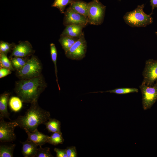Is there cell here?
Instances as JSON below:
<instances>
[{
  "instance_id": "6da1fadb",
  "label": "cell",
  "mask_w": 157,
  "mask_h": 157,
  "mask_svg": "<svg viewBox=\"0 0 157 157\" xmlns=\"http://www.w3.org/2000/svg\"><path fill=\"white\" fill-rule=\"evenodd\" d=\"M47 87L42 74L38 77L16 81L14 91L23 102L31 104L38 102L40 95Z\"/></svg>"
},
{
  "instance_id": "7a4b0ae2",
  "label": "cell",
  "mask_w": 157,
  "mask_h": 157,
  "mask_svg": "<svg viewBox=\"0 0 157 157\" xmlns=\"http://www.w3.org/2000/svg\"><path fill=\"white\" fill-rule=\"evenodd\" d=\"M50 118L49 112L42 108L36 102L31 104L24 114L19 116L14 121L18 126L26 132L34 131L40 125L43 124Z\"/></svg>"
},
{
  "instance_id": "3957f363",
  "label": "cell",
  "mask_w": 157,
  "mask_h": 157,
  "mask_svg": "<svg viewBox=\"0 0 157 157\" xmlns=\"http://www.w3.org/2000/svg\"><path fill=\"white\" fill-rule=\"evenodd\" d=\"M144 4L138 5L133 10L127 12L123 17L125 22L131 27H145L151 24L153 18L143 11Z\"/></svg>"
},
{
  "instance_id": "277c9868",
  "label": "cell",
  "mask_w": 157,
  "mask_h": 157,
  "mask_svg": "<svg viewBox=\"0 0 157 157\" xmlns=\"http://www.w3.org/2000/svg\"><path fill=\"white\" fill-rule=\"evenodd\" d=\"M42 64L36 56L32 55L20 69L16 71V75L19 79H29L42 74Z\"/></svg>"
},
{
  "instance_id": "5b68a950",
  "label": "cell",
  "mask_w": 157,
  "mask_h": 157,
  "mask_svg": "<svg viewBox=\"0 0 157 157\" xmlns=\"http://www.w3.org/2000/svg\"><path fill=\"white\" fill-rule=\"evenodd\" d=\"M106 9L99 0H92L88 3L87 17L89 24L100 25L103 22Z\"/></svg>"
},
{
  "instance_id": "8992f818",
  "label": "cell",
  "mask_w": 157,
  "mask_h": 157,
  "mask_svg": "<svg viewBox=\"0 0 157 157\" xmlns=\"http://www.w3.org/2000/svg\"><path fill=\"white\" fill-rule=\"evenodd\" d=\"M139 88L142 94V107L144 110H146L157 100V81L152 85L142 83Z\"/></svg>"
},
{
  "instance_id": "52a82bcc",
  "label": "cell",
  "mask_w": 157,
  "mask_h": 157,
  "mask_svg": "<svg viewBox=\"0 0 157 157\" xmlns=\"http://www.w3.org/2000/svg\"><path fill=\"white\" fill-rule=\"evenodd\" d=\"M87 48V43L83 33L65 54L68 58L81 60L85 56Z\"/></svg>"
},
{
  "instance_id": "ba28073f",
  "label": "cell",
  "mask_w": 157,
  "mask_h": 157,
  "mask_svg": "<svg viewBox=\"0 0 157 157\" xmlns=\"http://www.w3.org/2000/svg\"><path fill=\"white\" fill-rule=\"evenodd\" d=\"M17 126L18 124L14 120L7 122L3 118H0V142H9L15 140L16 136L14 130Z\"/></svg>"
},
{
  "instance_id": "9c48e42d",
  "label": "cell",
  "mask_w": 157,
  "mask_h": 157,
  "mask_svg": "<svg viewBox=\"0 0 157 157\" xmlns=\"http://www.w3.org/2000/svg\"><path fill=\"white\" fill-rule=\"evenodd\" d=\"M142 76V84L152 85L157 81V60L149 59L146 61Z\"/></svg>"
},
{
  "instance_id": "30bf717a",
  "label": "cell",
  "mask_w": 157,
  "mask_h": 157,
  "mask_svg": "<svg viewBox=\"0 0 157 157\" xmlns=\"http://www.w3.org/2000/svg\"><path fill=\"white\" fill-rule=\"evenodd\" d=\"M63 24L65 26L71 25L85 27L89 24L88 17L73 11L69 7L65 11Z\"/></svg>"
},
{
  "instance_id": "8fae6325",
  "label": "cell",
  "mask_w": 157,
  "mask_h": 157,
  "mask_svg": "<svg viewBox=\"0 0 157 157\" xmlns=\"http://www.w3.org/2000/svg\"><path fill=\"white\" fill-rule=\"evenodd\" d=\"M34 52L32 45L28 41H20L17 44H15L9 58L28 57L33 55Z\"/></svg>"
},
{
  "instance_id": "7c38bea8",
  "label": "cell",
  "mask_w": 157,
  "mask_h": 157,
  "mask_svg": "<svg viewBox=\"0 0 157 157\" xmlns=\"http://www.w3.org/2000/svg\"><path fill=\"white\" fill-rule=\"evenodd\" d=\"M28 135L27 139L31 141L38 146H42L47 143L49 136L39 131L36 129L31 132H26Z\"/></svg>"
},
{
  "instance_id": "4fadbf2b",
  "label": "cell",
  "mask_w": 157,
  "mask_h": 157,
  "mask_svg": "<svg viewBox=\"0 0 157 157\" xmlns=\"http://www.w3.org/2000/svg\"><path fill=\"white\" fill-rule=\"evenodd\" d=\"M83 28L81 26L76 25L66 26L60 36H68L79 38L84 33L82 31Z\"/></svg>"
},
{
  "instance_id": "5bb4252c",
  "label": "cell",
  "mask_w": 157,
  "mask_h": 157,
  "mask_svg": "<svg viewBox=\"0 0 157 157\" xmlns=\"http://www.w3.org/2000/svg\"><path fill=\"white\" fill-rule=\"evenodd\" d=\"M22 146V152L24 157H35L38 146L31 141L27 139L23 142H21Z\"/></svg>"
},
{
  "instance_id": "9a60e30c",
  "label": "cell",
  "mask_w": 157,
  "mask_h": 157,
  "mask_svg": "<svg viewBox=\"0 0 157 157\" xmlns=\"http://www.w3.org/2000/svg\"><path fill=\"white\" fill-rule=\"evenodd\" d=\"M10 94L5 92L0 96V118H6L11 120L10 114L8 110V105Z\"/></svg>"
},
{
  "instance_id": "2e32d148",
  "label": "cell",
  "mask_w": 157,
  "mask_h": 157,
  "mask_svg": "<svg viewBox=\"0 0 157 157\" xmlns=\"http://www.w3.org/2000/svg\"><path fill=\"white\" fill-rule=\"evenodd\" d=\"M74 11L87 17L88 3L80 0H74L69 6Z\"/></svg>"
},
{
  "instance_id": "e0dca14e",
  "label": "cell",
  "mask_w": 157,
  "mask_h": 157,
  "mask_svg": "<svg viewBox=\"0 0 157 157\" xmlns=\"http://www.w3.org/2000/svg\"><path fill=\"white\" fill-rule=\"evenodd\" d=\"M79 38L68 36H60L58 41L64 50L65 54Z\"/></svg>"
},
{
  "instance_id": "ac0fdd59",
  "label": "cell",
  "mask_w": 157,
  "mask_h": 157,
  "mask_svg": "<svg viewBox=\"0 0 157 157\" xmlns=\"http://www.w3.org/2000/svg\"><path fill=\"white\" fill-rule=\"evenodd\" d=\"M49 132L54 133L61 132V123L58 120L54 118L49 119L43 124Z\"/></svg>"
},
{
  "instance_id": "d6986e66",
  "label": "cell",
  "mask_w": 157,
  "mask_h": 157,
  "mask_svg": "<svg viewBox=\"0 0 157 157\" xmlns=\"http://www.w3.org/2000/svg\"><path fill=\"white\" fill-rule=\"evenodd\" d=\"M15 146V144H12L1 145L0 146V157H13V151Z\"/></svg>"
},
{
  "instance_id": "ffe728a7",
  "label": "cell",
  "mask_w": 157,
  "mask_h": 157,
  "mask_svg": "<svg viewBox=\"0 0 157 157\" xmlns=\"http://www.w3.org/2000/svg\"><path fill=\"white\" fill-rule=\"evenodd\" d=\"M137 88H115V89L108 90L105 91L95 92L90 93H103L108 92L110 93H114L117 94H122L132 93H137L138 92Z\"/></svg>"
},
{
  "instance_id": "44dd1931",
  "label": "cell",
  "mask_w": 157,
  "mask_h": 157,
  "mask_svg": "<svg viewBox=\"0 0 157 157\" xmlns=\"http://www.w3.org/2000/svg\"><path fill=\"white\" fill-rule=\"evenodd\" d=\"M28 57H14L9 58L12 65L16 71L22 68L27 62Z\"/></svg>"
},
{
  "instance_id": "7402d4cb",
  "label": "cell",
  "mask_w": 157,
  "mask_h": 157,
  "mask_svg": "<svg viewBox=\"0 0 157 157\" xmlns=\"http://www.w3.org/2000/svg\"><path fill=\"white\" fill-rule=\"evenodd\" d=\"M22 101L18 97L13 96L9 99L8 104L11 110L14 112L19 111L22 108Z\"/></svg>"
},
{
  "instance_id": "603a6c76",
  "label": "cell",
  "mask_w": 157,
  "mask_h": 157,
  "mask_svg": "<svg viewBox=\"0 0 157 157\" xmlns=\"http://www.w3.org/2000/svg\"><path fill=\"white\" fill-rule=\"evenodd\" d=\"M50 50L51 57L54 65L55 72L56 78V81L57 84L58 89L60 90V85L58 83L57 76L58 70L57 66V51L55 45L53 43H51L50 45Z\"/></svg>"
},
{
  "instance_id": "cb8c5ba5",
  "label": "cell",
  "mask_w": 157,
  "mask_h": 157,
  "mask_svg": "<svg viewBox=\"0 0 157 157\" xmlns=\"http://www.w3.org/2000/svg\"><path fill=\"white\" fill-rule=\"evenodd\" d=\"M64 141L61 132H55L53 133L51 136H49L47 143L53 145H56L63 144Z\"/></svg>"
},
{
  "instance_id": "d4e9b609",
  "label": "cell",
  "mask_w": 157,
  "mask_h": 157,
  "mask_svg": "<svg viewBox=\"0 0 157 157\" xmlns=\"http://www.w3.org/2000/svg\"><path fill=\"white\" fill-rule=\"evenodd\" d=\"M74 0H54L51 6L58 8L61 13L64 14L67 6L70 4Z\"/></svg>"
},
{
  "instance_id": "484cf974",
  "label": "cell",
  "mask_w": 157,
  "mask_h": 157,
  "mask_svg": "<svg viewBox=\"0 0 157 157\" xmlns=\"http://www.w3.org/2000/svg\"><path fill=\"white\" fill-rule=\"evenodd\" d=\"M0 67L8 68L11 71H14L10 60L7 57V55L3 53L0 52Z\"/></svg>"
},
{
  "instance_id": "4316f807",
  "label": "cell",
  "mask_w": 157,
  "mask_h": 157,
  "mask_svg": "<svg viewBox=\"0 0 157 157\" xmlns=\"http://www.w3.org/2000/svg\"><path fill=\"white\" fill-rule=\"evenodd\" d=\"M14 43L10 44L3 41L0 42V52H2L7 55L8 53L12 51L15 45Z\"/></svg>"
},
{
  "instance_id": "83f0119b",
  "label": "cell",
  "mask_w": 157,
  "mask_h": 157,
  "mask_svg": "<svg viewBox=\"0 0 157 157\" xmlns=\"http://www.w3.org/2000/svg\"><path fill=\"white\" fill-rule=\"evenodd\" d=\"M53 157L51 154L50 148L48 147L44 148L39 147L38 149L35 157Z\"/></svg>"
},
{
  "instance_id": "f1b7e54d",
  "label": "cell",
  "mask_w": 157,
  "mask_h": 157,
  "mask_svg": "<svg viewBox=\"0 0 157 157\" xmlns=\"http://www.w3.org/2000/svg\"><path fill=\"white\" fill-rule=\"evenodd\" d=\"M65 150L67 157H77L76 148L75 146L67 147Z\"/></svg>"
},
{
  "instance_id": "f546056e",
  "label": "cell",
  "mask_w": 157,
  "mask_h": 157,
  "mask_svg": "<svg viewBox=\"0 0 157 157\" xmlns=\"http://www.w3.org/2000/svg\"><path fill=\"white\" fill-rule=\"evenodd\" d=\"M54 150L56 152V157H67L65 149H62L55 148Z\"/></svg>"
},
{
  "instance_id": "4dcf8cb0",
  "label": "cell",
  "mask_w": 157,
  "mask_h": 157,
  "mask_svg": "<svg viewBox=\"0 0 157 157\" xmlns=\"http://www.w3.org/2000/svg\"><path fill=\"white\" fill-rule=\"evenodd\" d=\"M11 71L6 68L1 67L0 69V78L4 77L11 73Z\"/></svg>"
},
{
  "instance_id": "1f68e13d",
  "label": "cell",
  "mask_w": 157,
  "mask_h": 157,
  "mask_svg": "<svg viewBox=\"0 0 157 157\" xmlns=\"http://www.w3.org/2000/svg\"><path fill=\"white\" fill-rule=\"evenodd\" d=\"M150 5L152 7V11L150 14L151 15L155 8H157V0H150Z\"/></svg>"
},
{
  "instance_id": "d6a6232c",
  "label": "cell",
  "mask_w": 157,
  "mask_h": 157,
  "mask_svg": "<svg viewBox=\"0 0 157 157\" xmlns=\"http://www.w3.org/2000/svg\"><path fill=\"white\" fill-rule=\"evenodd\" d=\"M155 33L156 35V36H157V31L155 32Z\"/></svg>"
},
{
  "instance_id": "836d02e7",
  "label": "cell",
  "mask_w": 157,
  "mask_h": 157,
  "mask_svg": "<svg viewBox=\"0 0 157 157\" xmlns=\"http://www.w3.org/2000/svg\"><path fill=\"white\" fill-rule=\"evenodd\" d=\"M121 0H119V1H120Z\"/></svg>"
}]
</instances>
